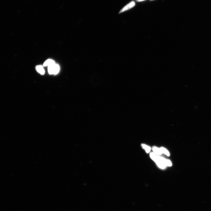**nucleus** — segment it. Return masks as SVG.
<instances>
[{"label":"nucleus","instance_id":"nucleus-1","mask_svg":"<svg viewBox=\"0 0 211 211\" xmlns=\"http://www.w3.org/2000/svg\"><path fill=\"white\" fill-rule=\"evenodd\" d=\"M151 158L156 163L158 166L162 169H165L166 167V165L160 160L158 158V156L154 153H151L150 154Z\"/></svg>","mask_w":211,"mask_h":211},{"label":"nucleus","instance_id":"nucleus-2","mask_svg":"<svg viewBox=\"0 0 211 211\" xmlns=\"http://www.w3.org/2000/svg\"><path fill=\"white\" fill-rule=\"evenodd\" d=\"M60 68L58 64H56L48 67V71L49 73L50 74L56 75L59 71Z\"/></svg>","mask_w":211,"mask_h":211},{"label":"nucleus","instance_id":"nucleus-3","mask_svg":"<svg viewBox=\"0 0 211 211\" xmlns=\"http://www.w3.org/2000/svg\"><path fill=\"white\" fill-rule=\"evenodd\" d=\"M135 5V3L134 1H132L129 3L124 7L123 8L121 9L119 13V14L124 12L126 11L129 10L130 9L134 6Z\"/></svg>","mask_w":211,"mask_h":211},{"label":"nucleus","instance_id":"nucleus-4","mask_svg":"<svg viewBox=\"0 0 211 211\" xmlns=\"http://www.w3.org/2000/svg\"><path fill=\"white\" fill-rule=\"evenodd\" d=\"M158 158L164 164L168 166H171L172 165V163L168 159H166L163 157L158 156Z\"/></svg>","mask_w":211,"mask_h":211},{"label":"nucleus","instance_id":"nucleus-5","mask_svg":"<svg viewBox=\"0 0 211 211\" xmlns=\"http://www.w3.org/2000/svg\"><path fill=\"white\" fill-rule=\"evenodd\" d=\"M36 69L37 71L41 74L43 75L45 74V70L42 66H37Z\"/></svg>","mask_w":211,"mask_h":211},{"label":"nucleus","instance_id":"nucleus-6","mask_svg":"<svg viewBox=\"0 0 211 211\" xmlns=\"http://www.w3.org/2000/svg\"><path fill=\"white\" fill-rule=\"evenodd\" d=\"M56 64L54 61L52 59H48L46 60L43 64L44 66H49L51 65Z\"/></svg>","mask_w":211,"mask_h":211},{"label":"nucleus","instance_id":"nucleus-7","mask_svg":"<svg viewBox=\"0 0 211 211\" xmlns=\"http://www.w3.org/2000/svg\"><path fill=\"white\" fill-rule=\"evenodd\" d=\"M152 149L153 151L156 154L161 155L163 153L160 149H159L158 148L154 146L153 147Z\"/></svg>","mask_w":211,"mask_h":211},{"label":"nucleus","instance_id":"nucleus-8","mask_svg":"<svg viewBox=\"0 0 211 211\" xmlns=\"http://www.w3.org/2000/svg\"><path fill=\"white\" fill-rule=\"evenodd\" d=\"M142 146L144 149L147 153H149L151 150V148L148 146L142 144Z\"/></svg>","mask_w":211,"mask_h":211},{"label":"nucleus","instance_id":"nucleus-9","mask_svg":"<svg viewBox=\"0 0 211 211\" xmlns=\"http://www.w3.org/2000/svg\"><path fill=\"white\" fill-rule=\"evenodd\" d=\"M162 153L165 154L167 156H169L170 155L169 152L167 150L163 147H161L160 148Z\"/></svg>","mask_w":211,"mask_h":211},{"label":"nucleus","instance_id":"nucleus-10","mask_svg":"<svg viewBox=\"0 0 211 211\" xmlns=\"http://www.w3.org/2000/svg\"><path fill=\"white\" fill-rule=\"evenodd\" d=\"M144 1L145 0H136V1L138 2H142Z\"/></svg>","mask_w":211,"mask_h":211},{"label":"nucleus","instance_id":"nucleus-11","mask_svg":"<svg viewBox=\"0 0 211 211\" xmlns=\"http://www.w3.org/2000/svg\"><path fill=\"white\" fill-rule=\"evenodd\" d=\"M151 1H153V0H151Z\"/></svg>","mask_w":211,"mask_h":211}]
</instances>
